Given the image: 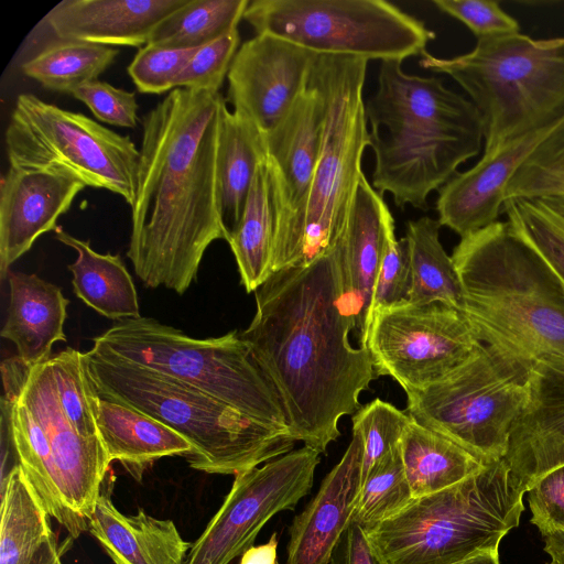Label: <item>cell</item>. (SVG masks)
Instances as JSON below:
<instances>
[{
  "label": "cell",
  "instance_id": "obj_1",
  "mask_svg": "<svg viewBox=\"0 0 564 564\" xmlns=\"http://www.w3.org/2000/svg\"><path fill=\"white\" fill-rule=\"evenodd\" d=\"M256 314L240 333L275 390L296 441L325 453L338 422L361 405L376 379L368 348H354L355 323L341 289L336 247L307 265L273 272L256 291Z\"/></svg>",
  "mask_w": 564,
  "mask_h": 564
},
{
  "label": "cell",
  "instance_id": "obj_2",
  "mask_svg": "<svg viewBox=\"0 0 564 564\" xmlns=\"http://www.w3.org/2000/svg\"><path fill=\"white\" fill-rule=\"evenodd\" d=\"M226 100L173 89L142 119V141L127 257L149 288L183 294L206 249L228 241L219 175Z\"/></svg>",
  "mask_w": 564,
  "mask_h": 564
},
{
  "label": "cell",
  "instance_id": "obj_3",
  "mask_svg": "<svg viewBox=\"0 0 564 564\" xmlns=\"http://www.w3.org/2000/svg\"><path fill=\"white\" fill-rule=\"evenodd\" d=\"M375 154L371 185L394 204L427 209V197L479 154L484 132L474 104L441 78L406 74L402 61L380 62L365 100Z\"/></svg>",
  "mask_w": 564,
  "mask_h": 564
},
{
  "label": "cell",
  "instance_id": "obj_4",
  "mask_svg": "<svg viewBox=\"0 0 564 564\" xmlns=\"http://www.w3.org/2000/svg\"><path fill=\"white\" fill-rule=\"evenodd\" d=\"M452 259L480 343L528 364L564 355V283L508 220L460 238Z\"/></svg>",
  "mask_w": 564,
  "mask_h": 564
},
{
  "label": "cell",
  "instance_id": "obj_5",
  "mask_svg": "<svg viewBox=\"0 0 564 564\" xmlns=\"http://www.w3.org/2000/svg\"><path fill=\"white\" fill-rule=\"evenodd\" d=\"M4 416L15 460L53 517L70 538L88 530L110 459L99 436L82 435L56 395L50 361L1 362Z\"/></svg>",
  "mask_w": 564,
  "mask_h": 564
},
{
  "label": "cell",
  "instance_id": "obj_6",
  "mask_svg": "<svg viewBox=\"0 0 564 564\" xmlns=\"http://www.w3.org/2000/svg\"><path fill=\"white\" fill-rule=\"evenodd\" d=\"M97 395L132 406L166 424L194 447L188 465L234 475L293 451L296 438L170 376L91 347L83 352Z\"/></svg>",
  "mask_w": 564,
  "mask_h": 564
},
{
  "label": "cell",
  "instance_id": "obj_7",
  "mask_svg": "<svg viewBox=\"0 0 564 564\" xmlns=\"http://www.w3.org/2000/svg\"><path fill=\"white\" fill-rule=\"evenodd\" d=\"M368 61L318 55L312 77L325 104L321 154L307 197L275 232L272 271L307 265L340 239L370 143L364 86Z\"/></svg>",
  "mask_w": 564,
  "mask_h": 564
},
{
  "label": "cell",
  "instance_id": "obj_8",
  "mask_svg": "<svg viewBox=\"0 0 564 564\" xmlns=\"http://www.w3.org/2000/svg\"><path fill=\"white\" fill-rule=\"evenodd\" d=\"M525 492L501 459L413 499L366 534L380 564H454L498 551L520 523Z\"/></svg>",
  "mask_w": 564,
  "mask_h": 564
},
{
  "label": "cell",
  "instance_id": "obj_9",
  "mask_svg": "<svg viewBox=\"0 0 564 564\" xmlns=\"http://www.w3.org/2000/svg\"><path fill=\"white\" fill-rule=\"evenodd\" d=\"M419 63L469 96L482 124L484 155L564 116V36L482 37L466 54L443 58L426 52Z\"/></svg>",
  "mask_w": 564,
  "mask_h": 564
},
{
  "label": "cell",
  "instance_id": "obj_10",
  "mask_svg": "<svg viewBox=\"0 0 564 564\" xmlns=\"http://www.w3.org/2000/svg\"><path fill=\"white\" fill-rule=\"evenodd\" d=\"M93 343L96 349L170 376L258 421L291 432L275 390L237 330L193 338L140 316L117 321Z\"/></svg>",
  "mask_w": 564,
  "mask_h": 564
},
{
  "label": "cell",
  "instance_id": "obj_11",
  "mask_svg": "<svg viewBox=\"0 0 564 564\" xmlns=\"http://www.w3.org/2000/svg\"><path fill=\"white\" fill-rule=\"evenodd\" d=\"M530 367L480 343L440 380L406 392L408 414L485 464L499 462L527 401Z\"/></svg>",
  "mask_w": 564,
  "mask_h": 564
},
{
  "label": "cell",
  "instance_id": "obj_12",
  "mask_svg": "<svg viewBox=\"0 0 564 564\" xmlns=\"http://www.w3.org/2000/svg\"><path fill=\"white\" fill-rule=\"evenodd\" d=\"M243 19L317 55L402 61L435 39L423 21L383 0H253Z\"/></svg>",
  "mask_w": 564,
  "mask_h": 564
},
{
  "label": "cell",
  "instance_id": "obj_13",
  "mask_svg": "<svg viewBox=\"0 0 564 564\" xmlns=\"http://www.w3.org/2000/svg\"><path fill=\"white\" fill-rule=\"evenodd\" d=\"M10 166L54 172L135 199L140 150L87 116L20 94L6 130Z\"/></svg>",
  "mask_w": 564,
  "mask_h": 564
},
{
  "label": "cell",
  "instance_id": "obj_14",
  "mask_svg": "<svg viewBox=\"0 0 564 564\" xmlns=\"http://www.w3.org/2000/svg\"><path fill=\"white\" fill-rule=\"evenodd\" d=\"M479 344L464 314L438 302L376 312L367 340L376 373L393 378L405 393L440 380Z\"/></svg>",
  "mask_w": 564,
  "mask_h": 564
},
{
  "label": "cell",
  "instance_id": "obj_15",
  "mask_svg": "<svg viewBox=\"0 0 564 564\" xmlns=\"http://www.w3.org/2000/svg\"><path fill=\"white\" fill-rule=\"evenodd\" d=\"M321 453L304 445L235 476L231 489L183 564H229L276 513L293 510L314 482Z\"/></svg>",
  "mask_w": 564,
  "mask_h": 564
},
{
  "label": "cell",
  "instance_id": "obj_16",
  "mask_svg": "<svg viewBox=\"0 0 564 564\" xmlns=\"http://www.w3.org/2000/svg\"><path fill=\"white\" fill-rule=\"evenodd\" d=\"M318 55L289 41L256 34L243 42L227 74L234 111L262 133L272 130L306 88Z\"/></svg>",
  "mask_w": 564,
  "mask_h": 564
},
{
  "label": "cell",
  "instance_id": "obj_17",
  "mask_svg": "<svg viewBox=\"0 0 564 564\" xmlns=\"http://www.w3.org/2000/svg\"><path fill=\"white\" fill-rule=\"evenodd\" d=\"M507 220L564 283V135L539 148L509 181Z\"/></svg>",
  "mask_w": 564,
  "mask_h": 564
},
{
  "label": "cell",
  "instance_id": "obj_18",
  "mask_svg": "<svg viewBox=\"0 0 564 564\" xmlns=\"http://www.w3.org/2000/svg\"><path fill=\"white\" fill-rule=\"evenodd\" d=\"M563 135L564 116L491 154H482L473 167L457 172L437 191L436 212L441 226L464 238L497 221L506 187L518 169L539 148Z\"/></svg>",
  "mask_w": 564,
  "mask_h": 564
},
{
  "label": "cell",
  "instance_id": "obj_19",
  "mask_svg": "<svg viewBox=\"0 0 564 564\" xmlns=\"http://www.w3.org/2000/svg\"><path fill=\"white\" fill-rule=\"evenodd\" d=\"M503 459L527 491L564 465V355H543L531 364L527 401Z\"/></svg>",
  "mask_w": 564,
  "mask_h": 564
},
{
  "label": "cell",
  "instance_id": "obj_20",
  "mask_svg": "<svg viewBox=\"0 0 564 564\" xmlns=\"http://www.w3.org/2000/svg\"><path fill=\"white\" fill-rule=\"evenodd\" d=\"M325 124L323 95L310 82L284 118L263 133L275 206V232L303 206L321 154Z\"/></svg>",
  "mask_w": 564,
  "mask_h": 564
},
{
  "label": "cell",
  "instance_id": "obj_21",
  "mask_svg": "<svg viewBox=\"0 0 564 564\" xmlns=\"http://www.w3.org/2000/svg\"><path fill=\"white\" fill-rule=\"evenodd\" d=\"M393 224L382 195L362 174L337 242L343 297L354 317L359 347L368 348L375 284Z\"/></svg>",
  "mask_w": 564,
  "mask_h": 564
},
{
  "label": "cell",
  "instance_id": "obj_22",
  "mask_svg": "<svg viewBox=\"0 0 564 564\" xmlns=\"http://www.w3.org/2000/svg\"><path fill=\"white\" fill-rule=\"evenodd\" d=\"M86 186L64 174L10 166L0 184V278L43 234L55 230L61 215Z\"/></svg>",
  "mask_w": 564,
  "mask_h": 564
},
{
  "label": "cell",
  "instance_id": "obj_23",
  "mask_svg": "<svg viewBox=\"0 0 564 564\" xmlns=\"http://www.w3.org/2000/svg\"><path fill=\"white\" fill-rule=\"evenodd\" d=\"M362 441L358 433L326 475L315 497L290 527L286 564H328L350 524L361 488Z\"/></svg>",
  "mask_w": 564,
  "mask_h": 564
},
{
  "label": "cell",
  "instance_id": "obj_24",
  "mask_svg": "<svg viewBox=\"0 0 564 564\" xmlns=\"http://www.w3.org/2000/svg\"><path fill=\"white\" fill-rule=\"evenodd\" d=\"M188 0H64L45 17L59 40L102 46L147 45L166 17Z\"/></svg>",
  "mask_w": 564,
  "mask_h": 564
},
{
  "label": "cell",
  "instance_id": "obj_25",
  "mask_svg": "<svg viewBox=\"0 0 564 564\" xmlns=\"http://www.w3.org/2000/svg\"><path fill=\"white\" fill-rule=\"evenodd\" d=\"M113 474L102 482L88 531L115 564H183L191 543L172 520L156 519L140 509L134 516L121 513L112 502Z\"/></svg>",
  "mask_w": 564,
  "mask_h": 564
},
{
  "label": "cell",
  "instance_id": "obj_26",
  "mask_svg": "<svg viewBox=\"0 0 564 564\" xmlns=\"http://www.w3.org/2000/svg\"><path fill=\"white\" fill-rule=\"evenodd\" d=\"M9 306L1 337L12 341L18 357L37 365L52 357L53 345L66 341L64 323L68 299L36 274L9 272Z\"/></svg>",
  "mask_w": 564,
  "mask_h": 564
},
{
  "label": "cell",
  "instance_id": "obj_27",
  "mask_svg": "<svg viewBox=\"0 0 564 564\" xmlns=\"http://www.w3.org/2000/svg\"><path fill=\"white\" fill-rule=\"evenodd\" d=\"M94 408L98 436L110 462L118 460L138 480L162 457L188 459L194 454L193 445L185 437L132 406L95 392Z\"/></svg>",
  "mask_w": 564,
  "mask_h": 564
},
{
  "label": "cell",
  "instance_id": "obj_28",
  "mask_svg": "<svg viewBox=\"0 0 564 564\" xmlns=\"http://www.w3.org/2000/svg\"><path fill=\"white\" fill-rule=\"evenodd\" d=\"M55 238L73 248L77 259L68 265L76 296L100 315L110 319L140 317L138 293L133 280L119 254L99 253L89 241L80 240L62 227Z\"/></svg>",
  "mask_w": 564,
  "mask_h": 564
},
{
  "label": "cell",
  "instance_id": "obj_29",
  "mask_svg": "<svg viewBox=\"0 0 564 564\" xmlns=\"http://www.w3.org/2000/svg\"><path fill=\"white\" fill-rule=\"evenodd\" d=\"M400 454L414 499L446 489L488 465L412 417L403 431Z\"/></svg>",
  "mask_w": 564,
  "mask_h": 564
},
{
  "label": "cell",
  "instance_id": "obj_30",
  "mask_svg": "<svg viewBox=\"0 0 564 564\" xmlns=\"http://www.w3.org/2000/svg\"><path fill=\"white\" fill-rule=\"evenodd\" d=\"M275 221L270 173L264 159L253 177L242 216L227 241L248 293L254 292L273 273Z\"/></svg>",
  "mask_w": 564,
  "mask_h": 564
},
{
  "label": "cell",
  "instance_id": "obj_31",
  "mask_svg": "<svg viewBox=\"0 0 564 564\" xmlns=\"http://www.w3.org/2000/svg\"><path fill=\"white\" fill-rule=\"evenodd\" d=\"M441 224L422 216L406 224L405 240L409 249L411 289L409 303L438 302L464 311V291L452 256L440 241Z\"/></svg>",
  "mask_w": 564,
  "mask_h": 564
},
{
  "label": "cell",
  "instance_id": "obj_32",
  "mask_svg": "<svg viewBox=\"0 0 564 564\" xmlns=\"http://www.w3.org/2000/svg\"><path fill=\"white\" fill-rule=\"evenodd\" d=\"M50 514L19 463L2 481L0 564H25L54 533Z\"/></svg>",
  "mask_w": 564,
  "mask_h": 564
},
{
  "label": "cell",
  "instance_id": "obj_33",
  "mask_svg": "<svg viewBox=\"0 0 564 564\" xmlns=\"http://www.w3.org/2000/svg\"><path fill=\"white\" fill-rule=\"evenodd\" d=\"M265 156L263 133L249 120L226 108L220 131L219 175L229 232L242 216L253 177Z\"/></svg>",
  "mask_w": 564,
  "mask_h": 564
},
{
  "label": "cell",
  "instance_id": "obj_34",
  "mask_svg": "<svg viewBox=\"0 0 564 564\" xmlns=\"http://www.w3.org/2000/svg\"><path fill=\"white\" fill-rule=\"evenodd\" d=\"M249 0H188L153 31L148 44L194 50L238 30Z\"/></svg>",
  "mask_w": 564,
  "mask_h": 564
},
{
  "label": "cell",
  "instance_id": "obj_35",
  "mask_svg": "<svg viewBox=\"0 0 564 564\" xmlns=\"http://www.w3.org/2000/svg\"><path fill=\"white\" fill-rule=\"evenodd\" d=\"M118 53L109 46L59 40L23 63L22 70L47 89L72 94L77 87L97 80Z\"/></svg>",
  "mask_w": 564,
  "mask_h": 564
},
{
  "label": "cell",
  "instance_id": "obj_36",
  "mask_svg": "<svg viewBox=\"0 0 564 564\" xmlns=\"http://www.w3.org/2000/svg\"><path fill=\"white\" fill-rule=\"evenodd\" d=\"M413 499L399 447L362 481L352 520L367 532Z\"/></svg>",
  "mask_w": 564,
  "mask_h": 564
},
{
  "label": "cell",
  "instance_id": "obj_37",
  "mask_svg": "<svg viewBox=\"0 0 564 564\" xmlns=\"http://www.w3.org/2000/svg\"><path fill=\"white\" fill-rule=\"evenodd\" d=\"M410 415L379 398L361 405L352 416V432L362 441L361 484L379 464L400 447Z\"/></svg>",
  "mask_w": 564,
  "mask_h": 564
},
{
  "label": "cell",
  "instance_id": "obj_38",
  "mask_svg": "<svg viewBox=\"0 0 564 564\" xmlns=\"http://www.w3.org/2000/svg\"><path fill=\"white\" fill-rule=\"evenodd\" d=\"M56 395L72 425L84 436H98L95 392L83 366V352L67 347L48 359Z\"/></svg>",
  "mask_w": 564,
  "mask_h": 564
},
{
  "label": "cell",
  "instance_id": "obj_39",
  "mask_svg": "<svg viewBox=\"0 0 564 564\" xmlns=\"http://www.w3.org/2000/svg\"><path fill=\"white\" fill-rule=\"evenodd\" d=\"M238 30L196 48L176 78V88L219 93L239 48Z\"/></svg>",
  "mask_w": 564,
  "mask_h": 564
},
{
  "label": "cell",
  "instance_id": "obj_40",
  "mask_svg": "<svg viewBox=\"0 0 564 564\" xmlns=\"http://www.w3.org/2000/svg\"><path fill=\"white\" fill-rule=\"evenodd\" d=\"M195 51L147 44L129 64L128 74L140 93L172 91L176 88V78Z\"/></svg>",
  "mask_w": 564,
  "mask_h": 564
},
{
  "label": "cell",
  "instance_id": "obj_41",
  "mask_svg": "<svg viewBox=\"0 0 564 564\" xmlns=\"http://www.w3.org/2000/svg\"><path fill=\"white\" fill-rule=\"evenodd\" d=\"M411 289L409 249L405 238L397 239L394 224L387 236L372 296V316L376 312L406 303ZM372 321V319H371Z\"/></svg>",
  "mask_w": 564,
  "mask_h": 564
},
{
  "label": "cell",
  "instance_id": "obj_42",
  "mask_svg": "<svg viewBox=\"0 0 564 564\" xmlns=\"http://www.w3.org/2000/svg\"><path fill=\"white\" fill-rule=\"evenodd\" d=\"M70 95L84 102L101 122L124 128L138 124L139 105L134 93L97 79L77 87Z\"/></svg>",
  "mask_w": 564,
  "mask_h": 564
},
{
  "label": "cell",
  "instance_id": "obj_43",
  "mask_svg": "<svg viewBox=\"0 0 564 564\" xmlns=\"http://www.w3.org/2000/svg\"><path fill=\"white\" fill-rule=\"evenodd\" d=\"M442 12L464 23L477 39L520 32L519 22L499 2L489 0H433Z\"/></svg>",
  "mask_w": 564,
  "mask_h": 564
},
{
  "label": "cell",
  "instance_id": "obj_44",
  "mask_svg": "<svg viewBox=\"0 0 564 564\" xmlns=\"http://www.w3.org/2000/svg\"><path fill=\"white\" fill-rule=\"evenodd\" d=\"M527 492L531 523L541 535L564 532V465L540 477Z\"/></svg>",
  "mask_w": 564,
  "mask_h": 564
},
{
  "label": "cell",
  "instance_id": "obj_45",
  "mask_svg": "<svg viewBox=\"0 0 564 564\" xmlns=\"http://www.w3.org/2000/svg\"><path fill=\"white\" fill-rule=\"evenodd\" d=\"M328 564H380L364 529L351 520L336 544Z\"/></svg>",
  "mask_w": 564,
  "mask_h": 564
},
{
  "label": "cell",
  "instance_id": "obj_46",
  "mask_svg": "<svg viewBox=\"0 0 564 564\" xmlns=\"http://www.w3.org/2000/svg\"><path fill=\"white\" fill-rule=\"evenodd\" d=\"M276 550L278 538L274 532L267 543L248 549L242 554L240 564H278Z\"/></svg>",
  "mask_w": 564,
  "mask_h": 564
},
{
  "label": "cell",
  "instance_id": "obj_47",
  "mask_svg": "<svg viewBox=\"0 0 564 564\" xmlns=\"http://www.w3.org/2000/svg\"><path fill=\"white\" fill-rule=\"evenodd\" d=\"M62 549L53 533L25 564H63Z\"/></svg>",
  "mask_w": 564,
  "mask_h": 564
},
{
  "label": "cell",
  "instance_id": "obj_48",
  "mask_svg": "<svg viewBox=\"0 0 564 564\" xmlns=\"http://www.w3.org/2000/svg\"><path fill=\"white\" fill-rule=\"evenodd\" d=\"M544 552L550 556L549 564H564V532L543 535Z\"/></svg>",
  "mask_w": 564,
  "mask_h": 564
},
{
  "label": "cell",
  "instance_id": "obj_49",
  "mask_svg": "<svg viewBox=\"0 0 564 564\" xmlns=\"http://www.w3.org/2000/svg\"><path fill=\"white\" fill-rule=\"evenodd\" d=\"M454 564H500L498 551L486 552Z\"/></svg>",
  "mask_w": 564,
  "mask_h": 564
},
{
  "label": "cell",
  "instance_id": "obj_50",
  "mask_svg": "<svg viewBox=\"0 0 564 564\" xmlns=\"http://www.w3.org/2000/svg\"><path fill=\"white\" fill-rule=\"evenodd\" d=\"M279 564V563H278Z\"/></svg>",
  "mask_w": 564,
  "mask_h": 564
}]
</instances>
